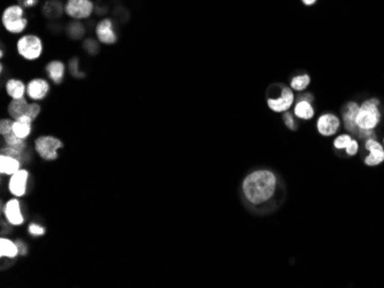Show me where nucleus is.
Segmentation results:
<instances>
[{"label": "nucleus", "mask_w": 384, "mask_h": 288, "mask_svg": "<svg viewBox=\"0 0 384 288\" xmlns=\"http://www.w3.org/2000/svg\"><path fill=\"white\" fill-rule=\"evenodd\" d=\"M276 177L267 170L252 172L243 181V192L246 199L254 204L264 203L275 193Z\"/></svg>", "instance_id": "nucleus-1"}, {"label": "nucleus", "mask_w": 384, "mask_h": 288, "mask_svg": "<svg viewBox=\"0 0 384 288\" xmlns=\"http://www.w3.org/2000/svg\"><path fill=\"white\" fill-rule=\"evenodd\" d=\"M378 100L371 99L359 107L356 124L359 130H373L380 122L381 114L378 112Z\"/></svg>", "instance_id": "nucleus-2"}, {"label": "nucleus", "mask_w": 384, "mask_h": 288, "mask_svg": "<svg viewBox=\"0 0 384 288\" xmlns=\"http://www.w3.org/2000/svg\"><path fill=\"white\" fill-rule=\"evenodd\" d=\"M3 25L7 31L12 33L22 32L28 25L23 8L19 5H14L5 9L3 14Z\"/></svg>", "instance_id": "nucleus-3"}, {"label": "nucleus", "mask_w": 384, "mask_h": 288, "mask_svg": "<svg viewBox=\"0 0 384 288\" xmlns=\"http://www.w3.org/2000/svg\"><path fill=\"white\" fill-rule=\"evenodd\" d=\"M64 142L53 136L38 137L35 141V150L43 160L54 161L58 158V151L62 148Z\"/></svg>", "instance_id": "nucleus-4"}, {"label": "nucleus", "mask_w": 384, "mask_h": 288, "mask_svg": "<svg viewBox=\"0 0 384 288\" xmlns=\"http://www.w3.org/2000/svg\"><path fill=\"white\" fill-rule=\"evenodd\" d=\"M17 52L26 60L32 61L38 59L43 53V43L40 37L35 35H26L19 39Z\"/></svg>", "instance_id": "nucleus-5"}, {"label": "nucleus", "mask_w": 384, "mask_h": 288, "mask_svg": "<svg viewBox=\"0 0 384 288\" xmlns=\"http://www.w3.org/2000/svg\"><path fill=\"white\" fill-rule=\"evenodd\" d=\"M65 9L70 17L82 20L91 15L94 12V4L90 0H68Z\"/></svg>", "instance_id": "nucleus-6"}, {"label": "nucleus", "mask_w": 384, "mask_h": 288, "mask_svg": "<svg viewBox=\"0 0 384 288\" xmlns=\"http://www.w3.org/2000/svg\"><path fill=\"white\" fill-rule=\"evenodd\" d=\"M29 180V172L26 169H20L11 176L8 183V190L15 198H21L27 193Z\"/></svg>", "instance_id": "nucleus-7"}, {"label": "nucleus", "mask_w": 384, "mask_h": 288, "mask_svg": "<svg viewBox=\"0 0 384 288\" xmlns=\"http://www.w3.org/2000/svg\"><path fill=\"white\" fill-rule=\"evenodd\" d=\"M4 215L5 217H6L8 224L13 225V227H20V225L24 223V217L21 211V204L17 198L7 201V203L5 204L4 208Z\"/></svg>", "instance_id": "nucleus-8"}, {"label": "nucleus", "mask_w": 384, "mask_h": 288, "mask_svg": "<svg viewBox=\"0 0 384 288\" xmlns=\"http://www.w3.org/2000/svg\"><path fill=\"white\" fill-rule=\"evenodd\" d=\"M48 91H50V85L45 79L42 78L32 79L27 85V94L32 100H43L47 95Z\"/></svg>", "instance_id": "nucleus-9"}, {"label": "nucleus", "mask_w": 384, "mask_h": 288, "mask_svg": "<svg viewBox=\"0 0 384 288\" xmlns=\"http://www.w3.org/2000/svg\"><path fill=\"white\" fill-rule=\"evenodd\" d=\"M96 35L99 42L103 43V44H114L118 40V37H116V33L113 30V25H112L111 20L101 21L97 26Z\"/></svg>", "instance_id": "nucleus-10"}, {"label": "nucleus", "mask_w": 384, "mask_h": 288, "mask_svg": "<svg viewBox=\"0 0 384 288\" xmlns=\"http://www.w3.org/2000/svg\"><path fill=\"white\" fill-rule=\"evenodd\" d=\"M366 150L371 152V154L364 160L367 166H377L384 161V150L376 140L368 139L366 141Z\"/></svg>", "instance_id": "nucleus-11"}, {"label": "nucleus", "mask_w": 384, "mask_h": 288, "mask_svg": "<svg viewBox=\"0 0 384 288\" xmlns=\"http://www.w3.org/2000/svg\"><path fill=\"white\" fill-rule=\"evenodd\" d=\"M318 129L323 136H332L339 129V121L333 114H324L319 118Z\"/></svg>", "instance_id": "nucleus-12"}, {"label": "nucleus", "mask_w": 384, "mask_h": 288, "mask_svg": "<svg viewBox=\"0 0 384 288\" xmlns=\"http://www.w3.org/2000/svg\"><path fill=\"white\" fill-rule=\"evenodd\" d=\"M294 101V94L289 89H283L282 91V95L280 99H269L268 100V106L271 110L274 112H284V110L289 109L290 106L292 105Z\"/></svg>", "instance_id": "nucleus-13"}, {"label": "nucleus", "mask_w": 384, "mask_h": 288, "mask_svg": "<svg viewBox=\"0 0 384 288\" xmlns=\"http://www.w3.org/2000/svg\"><path fill=\"white\" fill-rule=\"evenodd\" d=\"M21 161L17 158H14L12 156L4 155L0 156V174L12 176L16 171L20 170Z\"/></svg>", "instance_id": "nucleus-14"}, {"label": "nucleus", "mask_w": 384, "mask_h": 288, "mask_svg": "<svg viewBox=\"0 0 384 288\" xmlns=\"http://www.w3.org/2000/svg\"><path fill=\"white\" fill-rule=\"evenodd\" d=\"M359 112V106L356 102H350L346 106V109L344 112V122H345V127L349 129L350 131L352 132H357L358 127L356 124V117L357 114Z\"/></svg>", "instance_id": "nucleus-15"}, {"label": "nucleus", "mask_w": 384, "mask_h": 288, "mask_svg": "<svg viewBox=\"0 0 384 288\" xmlns=\"http://www.w3.org/2000/svg\"><path fill=\"white\" fill-rule=\"evenodd\" d=\"M46 73L56 84H60L65 77V65L61 61H52L46 66Z\"/></svg>", "instance_id": "nucleus-16"}, {"label": "nucleus", "mask_w": 384, "mask_h": 288, "mask_svg": "<svg viewBox=\"0 0 384 288\" xmlns=\"http://www.w3.org/2000/svg\"><path fill=\"white\" fill-rule=\"evenodd\" d=\"M17 255H20L19 253V247L16 242H13L12 240L7 238H2L0 239V257L2 258H15Z\"/></svg>", "instance_id": "nucleus-17"}, {"label": "nucleus", "mask_w": 384, "mask_h": 288, "mask_svg": "<svg viewBox=\"0 0 384 288\" xmlns=\"http://www.w3.org/2000/svg\"><path fill=\"white\" fill-rule=\"evenodd\" d=\"M29 104L24 98L21 99H13L12 102L8 105V114L11 115V117L16 121L20 117L24 116L27 112Z\"/></svg>", "instance_id": "nucleus-18"}, {"label": "nucleus", "mask_w": 384, "mask_h": 288, "mask_svg": "<svg viewBox=\"0 0 384 288\" xmlns=\"http://www.w3.org/2000/svg\"><path fill=\"white\" fill-rule=\"evenodd\" d=\"M26 84L19 79H9L6 83V92L9 97L13 99H21L24 98L26 93Z\"/></svg>", "instance_id": "nucleus-19"}, {"label": "nucleus", "mask_w": 384, "mask_h": 288, "mask_svg": "<svg viewBox=\"0 0 384 288\" xmlns=\"http://www.w3.org/2000/svg\"><path fill=\"white\" fill-rule=\"evenodd\" d=\"M44 15L48 18H58L64 13V6L58 0H50L43 7Z\"/></svg>", "instance_id": "nucleus-20"}, {"label": "nucleus", "mask_w": 384, "mask_h": 288, "mask_svg": "<svg viewBox=\"0 0 384 288\" xmlns=\"http://www.w3.org/2000/svg\"><path fill=\"white\" fill-rule=\"evenodd\" d=\"M13 133L19 138L27 139L31 133V123L16 119L13 123Z\"/></svg>", "instance_id": "nucleus-21"}, {"label": "nucleus", "mask_w": 384, "mask_h": 288, "mask_svg": "<svg viewBox=\"0 0 384 288\" xmlns=\"http://www.w3.org/2000/svg\"><path fill=\"white\" fill-rule=\"evenodd\" d=\"M295 114L300 118L309 119V118L313 117L314 110H313V107L310 106V104L308 101H305V100H303V101H299L297 104V106H296Z\"/></svg>", "instance_id": "nucleus-22"}, {"label": "nucleus", "mask_w": 384, "mask_h": 288, "mask_svg": "<svg viewBox=\"0 0 384 288\" xmlns=\"http://www.w3.org/2000/svg\"><path fill=\"white\" fill-rule=\"evenodd\" d=\"M2 154L12 156L14 158H17V160L21 161V163H26L28 161L27 157H29L26 154V150H19V148H14V147L7 146V145H6V147H3Z\"/></svg>", "instance_id": "nucleus-23"}, {"label": "nucleus", "mask_w": 384, "mask_h": 288, "mask_svg": "<svg viewBox=\"0 0 384 288\" xmlns=\"http://www.w3.org/2000/svg\"><path fill=\"white\" fill-rule=\"evenodd\" d=\"M4 139H5V142H6L7 146L19 148V150H26V148H27L26 139L19 138L13 132L6 134V136H4Z\"/></svg>", "instance_id": "nucleus-24"}, {"label": "nucleus", "mask_w": 384, "mask_h": 288, "mask_svg": "<svg viewBox=\"0 0 384 288\" xmlns=\"http://www.w3.org/2000/svg\"><path fill=\"white\" fill-rule=\"evenodd\" d=\"M68 35H69L72 39H79L82 36L84 35V27L79 22H74L68 27Z\"/></svg>", "instance_id": "nucleus-25"}, {"label": "nucleus", "mask_w": 384, "mask_h": 288, "mask_svg": "<svg viewBox=\"0 0 384 288\" xmlns=\"http://www.w3.org/2000/svg\"><path fill=\"white\" fill-rule=\"evenodd\" d=\"M308 84H309V77L307 75L297 76V77H295L292 81H291V86H292L295 90H298V91L304 90Z\"/></svg>", "instance_id": "nucleus-26"}, {"label": "nucleus", "mask_w": 384, "mask_h": 288, "mask_svg": "<svg viewBox=\"0 0 384 288\" xmlns=\"http://www.w3.org/2000/svg\"><path fill=\"white\" fill-rule=\"evenodd\" d=\"M40 113H41L40 105L35 104V102H33V104H29L28 108H27V112H26V115H24V116H28L29 118H31V121H35L38 115H40Z\"/></svg>", "instance_id": "nucleus-27"}, {"label": "nucleus", "mask_w": 384, "mask_h": 288, "mask_svg": "<svg viewBox=\"0 0 384 288\" xmlns=\"http://www.w3.org/2000/svg\"><path fill=\"white\" fill-rule=\"evenodd\" d=\"M13 123H14V119L12 121V119H2V122H0V133L3 134V136H6V134L8 133H12L13 132Z\"/></svg>", "instance_id": "nucleus-28"}, {"label": "nucleus", "mask_w": 384, "mask_h": 288, "mask_svg": "<svg viewBox=\"0 0 384 288\" xmlns=\"http://www.w3.org/2000/svg\"><path fill=\"white\" fill-rule=\"evenodd\" d=\"M352 141V139L350 136H348V134H343V136H339L338 138H336V140H335V147L338 148V150H341V148H346L350 142Z\"/></svg>", "instance_id": "nucleus-29"}, {"label": "nucleus", "mask_w": 384, "mask_h": 288, "mask_svg": "<svg viewBox=\"0 0 384 288\" xmlns=\"http://www.w3.org/2000/svg\"><path fill=\"white\" fill-rule=\"evenodd\" d=\"M28 232L32 237H42V236H44V234H45V229L41 227V225L32 223V224L29 225Z\"/></svg>", "instance_id": "nucleus-30"}, {"label": "nucleus", "mask_w": 384, "mask_h": 288, "mask_svg": "<svg viewBox=\"0 0 384 288\" xmlns=\"http://www.w3.org/2000/svg\"><path fill=\"white\" fill-rule=\"evenodd\" d=\"M69 69H70L71 75L75 76V77H77V78L84 77V74L81 73V71L79 70V60H77V59H72L69 62Z\"/></svg>", "instance_id": "nucleus-31"}, {"label": "nucleus", "mask_w": 384, "mask_h": 288, "mask_svg": "<svg viewBox=\"0 0 384 288\" xmlns=\"http://www.w3.org/2000/svg\"><path fill=\"white\" fill-rule=\"evenodd\" d=\"M84 49L87 51V53H90V54H97L98 53L99 49H98V45H97V43L95 40L92 39H87L85 40L84 43Z\"/></svg>", "instance_id": "nucleus-32"}, {"label": "nucleus", "mask_w": 384, "mask_h": 288, "mask_svg": "<svg viewBox=\"0 0 384 288\" xmlns=\"http://www.w3.org/2000/svg\"><path fill=\"white\" fill-rule=\"evenodd\" d=\"M358 147H359V146H358V142H357L356 140H353V139H352V141L350 142V145L346 147V153H348L349 155H354V154H357Z\"/></svg>", "instance_id": "nucleus-33"}, {"label": "nucleus", "mask_w": 384, "mask_h": 288, "mask_svg": "<svg viewBox=\"0 0 384 288\" xmlns=\"http://www.w3.org/2000/svg\"><path fill=\"white\" fill-rule=\"evenodd\" d=\"M37 2H38V0H19V4L21 5V7L30 8V7L35 6Z\"/></svg>", "instance_id": "nucleus-34"}, {"label": "nucleus", "mask_w": 384, "mask_h": 288, "mask_svg": "<svg viewBox=\"0 0 384 288\" xmlns=\"http://www.w3.org/2000/svg\"><path fill=\"white\" fill-rule=\"evenodd\" d=\"M16 244H17V247H19V253H20V255H22V256L27 255V246H26V243L22 242L21 240H17Z\"/></svg>", "instance_id": "nucleus-35"}, {"label": "nucleus", "mask_w": 384, "mask_h": 288, "mask_svg": "<svg viewBox=\"0 0 384 288\" xmlns=\"http://www.w3.org/2000/svg\"><path fill=\"white\" fill-rule=\"evenodd\" d=\"M284 118H285L286 126H288L291 129H294L295 128V126H294V119H292V117H291V115L290 114H285Z\"/></svg>", "instance_id": "nucleus-36"}, {"label": "nucleus", "mask_w": 384, "mask_h": 288, "mask_svg": "<svg viewBox=\"0 0 384 288\" xmlns=\"http://www.w3.org/2000/svg\"><path fill=\"white\" fill-rule=\"evenodd\" d=\"M315 2H317V0H303V3L305 5H313Z\"/></svg>", "instance_id": "nucleus-37"}]
</instances>
